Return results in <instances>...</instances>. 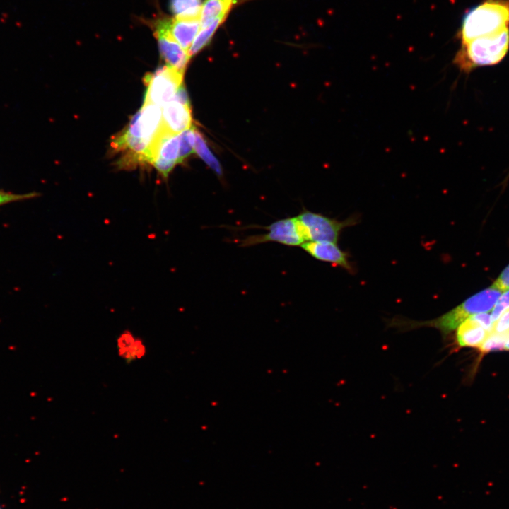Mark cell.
<instances>
[{"label":"cell","mask_w":509,"mask_h":509,"mask_svg":"<svg viewBox=\"0 0 509 509\" xmlns=\"http://www.w3.org/2000/svg\"><path fill=\"white\" fill-rule=\"evenodd\" d=\"M504 350L509 351V339L505 341Z\"/></svg>","instance_id":"25"},{"label":"cell","mask_w":509,"mask_h":509,"mask_svg":"<svg viewBox=\"0 0 509 509\" xmlns=\"http://www.w3.org/2000/svg\"><path fill=\"white\" fill-rule=\"evenodd\" d=\"M509 28V0H483L469 9L462 21V44Z\"/></svg>","instance_id":"3"},{"label":"cell","mask_w":509,"mask_h":509,"mask_svg":"<svg viewBox=\"0 0 509 509\" xmlns=\"http://www.w3.org/2000/svg\"><path fill=\"white\" fill-rule=\"evenodd\" d=\"M194 151L218 176L222 175L221 165L209 150L202 135L195 129Z\"/></svg>","instance_id":"16"},{"label":"cell","mask_w":509,"mask_h":509,"mask_svg":"<svg viewBox=\"0 0 509 509\" xmlns=\"http://www.w3.org/2000/svg\"><path fill=\"white\" fill-rule=\"evenodd\" d=\"M501 293V291L491 286L437 318L419 322L397 320L393 323L406 329L432 327L438 329L442 335L447 336L472 315L493 310Z\"/></svg>","instance_id":"1"},{"label":"cell","mask_w":509,"mask_h":509,"mask_svg":"<svg viewBox=\"0 0 509 509\" xmlns=\"http://www.w3.org/2000/svg\"><path fill=\"white\" fill-rule=\"evenodd\" d=\"M201 28V18H170L169 33L187 52Z\"/></svg>","instance_id":"10"},{"label":"cell","mask_w":509,"mask_h":509,"mask_svg":"<svg viewBox=\"0 0 509 509\" xmlns=\"http://www.w3.org/2000/svg\"><path fill=\"white\" fill-rule=\"evenodd\" d=\"M0 509H1V507H0Z\"/></svg>","instance_id":"26"},{"label":"cell","mask_w":509,"mask_h":509,"mask_svg":"<svg viewBox=\"0 0 509 509\" xmlns=\"http://www.w3.org/2000/svg\"><path fill=\"white\" fill-rule=\"evenodd\" d=\"M201 0H170V10L179 18H201Z\"/></svg>","instance_id":"14"},{"label":"cell","mask_w":509,"mask_h":509,"mask_svg":"<svg viewBox=\"0 0 509 509\" xmlns=\"http://www.w3.org/2000/svg\"><path fill=\"white\" fill-rule=\"evenodd\" d=\"M296 218L305 242L337 243L342 229L353 221L352 219L339 221L307 209H303Z\"/></svg>","instance_id":"5"},{"label":"cell","mask_w":509,"mask_h":509,"mask_svg":"<svg viewBox=\"0 0 509 509\" xmlns=\"http://www.w3.org/2000/svg\"><path fill=\"white\" fill-rule=\"evenodd\" d=\"M226 17V16H220L215 19L208 26L201 28L188 50V54L190 58L197 54L208 45L215 31L219 25L224 21Z\"/></svg>","instance_id":"15"},{"label":"cell","mask_w":509,"mask_h":509,"mask_svg":"<svg viewBox=\"0 0 509 509\" xmlns=\"http://www.w3.org/2000/svg\"><path fill=\"white\" fill-rule=\"evenodd\" d=\"M169 23V18H160L153 24L160 54L167 65L184 73L190 57L170 34Z\"/></svg>","instance_id":"7"},{"label":"cell","mask_w":509,"mask_h":509,"mask_svg":"<svg viewBox=\"0 0 509 509\" xmlns=\"http://www.w3.org/2000/svg\"><path fill=\"white\" fill-rule=\"evenodd\" d=\"M35 193L26 194H13L9 193H5L0 192V205L11 201H18L23 199L35 197Z\"/></svg>","instance_id":"23"},{"label":"cell","mask_w":509,"mask_h":509,"mask_svg":"<svg viewBox=\"0 0 509 509\" xmlns=\"http://www.w3.org/2000/svg\"><path fill=\"white\" fill-rule=\"evenodd\" d=\"M475 322L479 324L482 328L491 333L493 329V322L490 314L487 312L479 313L470 317Z\"/></svg>","instance_id":"20"},{"label":"cell","mask_w":509,"mask_h":509,"mask_svg":"<svg viewBox=\"0 0 509 509\" xmlns=\"http://www.w3.org/2000/svg\"><path fill=\"white\" fill-rule=\"evenodd\" d=\"M180 137V153L179 163L189 156L194 151L195 141V129L191 127L189 129L179 134Z\"/></svg>","instance_id":"18"},{"label":"cell","mask_w":509,"mask_h":509,"mask_svg":"<svg viewBox=\"0 0 509 509\" xmlns=\"http://www.w3.org/2000/svg\"><path fill=\"white\" fill-rule=\"evenodd\" d=\"M118 356L126 362L141 359L146 354V346L141 339L136 337L131 332L124 331L117 339Z\"/></svg>","instance_id":"12"},{"label":"cell","mask_w":509,"mask_h":509,"mask_svg":"<svg viewBox=\"0 0 509 509\" xmlns=\"http://www.w3.org/2000/svg\"><path fill=\"white\" fill-rule=\"evenodd\" d=\"M509 309V289L503 291L498 298L491 314V319L494 323L501 315Z\"/></svg>","instance_id":"19"},{"label":"cell","mask_w":509,"mask_h":509,"mask_svg":"<svg viewBox=\"0 0 509 509\" xmlns=\"http://www.w3.org/2000/svg\"><path fill=\"white\" fill-rule=\"evenodd\" d=\"M264 228L267 230V233L247 236L242 240L241 246L250 247L268 242L301 246L305 242L296 217L276 221Z\"/></svg>","instance_id":"6"},{"label":"cell","mask_w":509,"mask_h":509,"mask_svg":"<svg viewBox=\"0 0 509 509\" xmlns=\"http://www.w3.org/2000/svg\"><path fill=\"white\" fill-rule=\"evenodd\" d=\"M509 49V28L462 44L453 59L458 69L469 73L475 68L501 62Z\"/></svg>","instance_id":"2"},{"label":"cell","mask_w":509,"mask_h":509,"mask_svg":"<svg viewBox=\"0 0 509 509\" xmlns=\"http://www.w3.org/2000/svg\"><path fill=\"white\" fill-rule=\"evenodd\" d=\"M172 100L182 104L190 105L187 90L183 84L178 88Z\"/></svg>","instance_id":"24"},{"label":"cell","mask_w":509,"mask_h":509,"mask_svg":"<svg viewBox=\"0 0 509 509\" xmlns=\"http://www.w3.org/2000/svg\"><path fill=\"white\" fill-rule=\"evenodd\" d=\"M234 0H205L201 6V28L210 25L220 16H226Z\"/></svg>","instance_id":"13"},{"label":"cell","mask_w":509,"mask_h":509,"mask_svg":"<svg viewBox=\"0 0 509 509\" xmlns=\"http://www.w3.org/2000/svg\"><path fill=\"white\" fill-rule=\"evenodd\" d=\"M302 248L312 257L351 270L347 255L335 242H306Z\"/></svg>","instance_id":"9"},{"label":"cell","mask_w":509,"mask_h":509,"mask_svg":"<svg viewBox=\"0 0 509 509\" xmlns=\"http://www.w3.org/2000/svg\"><path fill=\"white\" fill-rule=\"evenodd\" d=\"M509 330V309L493 323L491 332L503 333Z\"/></svg>","instance_id":"22"},{"label":"cell","mask_w":509,"mask_h":509,"mask_svg":"<svg viewBox=\"0 0 509 509\" xmlns=\"http://www.w3.org/2000/svg\"><path fill=\"white\" fill-rule=\"evenodd\" d=\"M190 105L172 100L163 107L162 125L165 131L179 134L192 127Z\"/></svg>","instance_id":"8"},{"label":"cell","mask_w":509,"mask_h":509,"mask_svg":"<svg viewBox=\"0 0 509 509\" xmlns=\"http://www.w3.org/2000/svg\"><path fill=\"white\" fill-rule=\"evenodd\" d=\"M508 339L509 330L503 333L491 332L479 349L484 353L503 350L505 341Z\"/></svg>","instance_id":"17"},{"label":"cell","mask_w":509,"mask_h":509,"mask_svg":"<svg viewBox=\"0 0 509 509\" xmlns=\"http://www.w3.org/2000/svg\"><path fill=\"white\" fill-rule=\"evenodd\" d=\"M491 286L501 292L509 289V264L502 271Z\"/></svg>","instance_id":"21"},{"label":"cell","mask_w":509,"mask_h":509,"mask_svg":"<svg viewBox=\"0 0 509 509\" xmlns=\"http://www.w3.org/2000/svg\"><path fill=\"white\" fill-rule=\"evenodd\" d=\"M183 72L168 65L146 74L144 82L146 86L144 104L163 107L172 100L178 88L182 85Z\"/></svg>","instance_id":"4"},{"label":"cell","mask_w":509,"mask_h":509,"mask_svg":"<svg viewBox=\"0 0 509 509\" xmlns=\"http://www.w3.org/2000/svg\"><path fill=\"white\" fill-rule=\"evenodd\" d=\"M455 330L456 344L460 348H479L489 334L470 317L462 322Z\"/></svg>","instance_id":"11"}]
</instances>
